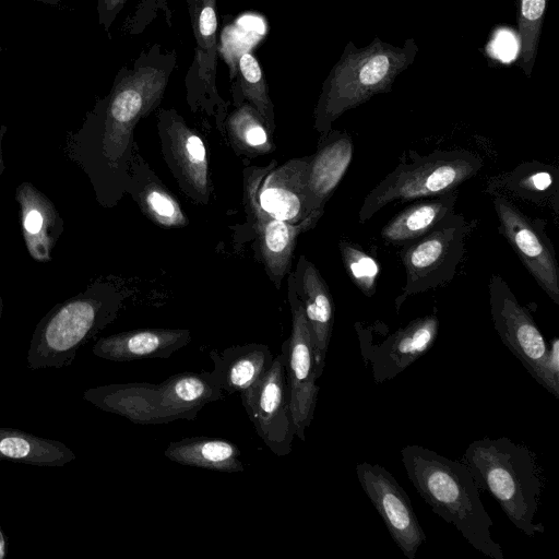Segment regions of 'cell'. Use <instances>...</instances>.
<instances>
[{
    "mask_svg": "<svg viewBox=\"0 0 559 559\" xmlns=\"http://www.w3.org/2000/svg\"><path fill=\"white\" fill-rule=\"evenodd\" d=\"M177 62L175 50L159 44L122 67L109 93L87 117L90 166L100 202L114 206L123 197L138 150L134 129L162 103Z\"/></svg>",
    "mask_w": 559,
    "mask_h": 559,
    "instance_id": "cell-1",
    "label": "cell"
},
{
    "mask_svg": "<svg viewBox=\"0 0 559 559\" xmlns=\"http://www.w3.org/2000/svg\"><path fill=\"white\" fill-rule=\"evenodd\" d=\"M402 463L417 492L431 510L454 525L479 552L503 559L491 537L492 520L480 500L479 488L468 467L423 445H406Z\"/></svg>",
    "mask_w": 559,
    "mask_h": 559,
    "instance_id": "cell-2",
    "label": "cell"
},
{
    "mask_svg": "<svg viewBox=\"0 0 559 559\" xmlns=\"http://www.w3.org/2000/svg\"><path fill=\"white\" fill-rule=\"evenodd\" d=\"M419 47L413 37L394 46L374 37L365 47L348 41L322 83L313 111V128L319 139L334 121L378 94L390 93L396 78L413 64Z\"/></svg>",
    "mask_w": 559,
    "mask_h": 559,
    "instance_id": "cell-3",
    "label": "cell"
},
{
    "mask_svg": "<svg viewBox=\"0 0 559 559\" xmlns=\"http://www.w3.org/2000/svg\"><path fill=\"white\" fill-rule=\"evenodd\" d=\"M462 462L479 489L488 491L511 521L527 536L545 532L534 520L545 488V476L536 455L507 437L473 441Z\"/></svg>",
    "mask_w": 559,
    "mask_h": 559,
    "instance_id": "cell-4",
    "label": "cell"
},
{
    "mask_svg": "<svg viewBox=\"0 0 559 559\" xmlns=\"http://www.w3.org/2000/svg\"><path fill=\"white\" fill-rule=\"evenodd\" d=\"M128 294L108 283L56 306L37 324L26 355L31 370L66 368L78 352L112 322Z\"/></svg>",
    "mask_w": 559,
    "mask_h": 559,
    "instance_id": "cell-5",
    "label": "cell"
},
{
    "mask_svg": "<svg viewBox=\"0 0 559 559\" xmlns=\"http://www.w3.org/2000/svg\"><path fill=\"white\" fill-rule=\"evenodd\" d=\"M401 162L364 199L359 223L374 216L392 202L438 197L454 190L483 167V159L465 150L435 151Z\"/></svg>",
    "mask_w": 559,
    "mask_h": 559,
    "instance_id": "cell-6",
    "label": "cell"
},
{
    "mask_svg": "<svg viewBox=\"0 0 559 559\" xmlns=\"http://www.w3.org/2000/svg\"><path fill=\"white\" fill-rule=\"evenodd\" d=\"M476 225V219L467 221L452 212L428 234L401 246L406 273L401 302L408 296L442 287L454 278Z\"/></svg>",
    "mask_w": 559,
    "mask_h": 559,
    "instance_id": "cell-7",
    "label": "cell"
},
{
    "mask_svg": "<svg viewBox=\"0 0 559 559\" xmlns=\"http://www.w3.org/2000/svg\"><path fill=\"white\" fill-rule=\"evenodd\" d=\"M277 165L273 159L267 166H249L242 171L243 205L246 225L253 235L254 258L264 267L266 275L280 289L292 269L298 237L312 229L323 214L313 213L297 224L273 217L259 202V188L265 175Z\"/></svg>",
    "mask_w": 559,
    "mask_h": 559,
    "instance_id": "cell-8",
    "label": "cell"
},
{
    "mask_svg": "<svg viewBox=\"0 0 559 559\" xmlns=\"http://www.w3.org/2000/svg\"><path fill=\"white\" fill-rule=\"evenodd\" d=\"M287 298L292 312V331L282 344L286 379L290 395V411L298 439L305 441L317 405L319 385L314 345L301 302L294 287L292 272L287 278Z\"/></svg>",
    "mask_w": 559,
    "mask_h": 559,
    "instance_id": "cell-9",
    "label": "cell"
},
{
    "mask_svg": "<svg viewBox=\"0 0 559 559\" xmlns=\"http://www.w3.org/2000/svg\"><path fill=\"white\" fill-rule=\"evenodd\" d=\"M157 133L163 158L181 191L194 203L207 205L212 189L207 150L201 134L174 108L158 110Z\"/></svg>",
    "mask_w": 559,
    "mask_h": 559,
    "instance_id": "cell-10",
    "label": "cell"
},
{
    "mask_svg": "<svg viewBox=\"0 0 559 559\" xmlns=\"http://www.w3.org/2000/svg\"><path fill=\"white\" fill-rule=\"evenodd\" d=\"M189 13L197 47L186 75L187 103L192 112L201 111L213 118L216 129L223 134L229 104L221 97L216 86V0H195Z\"/></svg>",
    "mask_w": 559,
    "mask_h": 559,
    "instance_id": "cell-11",
    "label": "cell"
},
{
    "mask_svg": "<svg viewBox=\"0 0 559 559\" xmlns=\"http://www.w3.org/2000/svg\"><path fill=\"white\" fill-rule=\"evenodd\" d=\"M240 399L264 444L277 456L288 455L296 433L282 353L261 379L240 393Z\"/></svg>",
    "mask_w": 559,
    "mask_h": 559,
    "instance_id": "cell-12",
    "label": "cell"
},
{
    "mask_svg": "<svg viewBox=\"0 0 559 559\" xmlns=\"http://www.w3.org/2000/svg\"><path fill=\"white\" fill-rule=\"evenodd\" d=\"M499 233L547 296L559 305V266L545 222L532 219L510 199L493 195Z\"/></svg>",
    "mask_w": 559,
    "mask_h": 559,
    "instance_id": "cell-13",
    "label": "cell"
},
{
    "mask_svg": "<svg viewBox=\"0 0 559 559\" xmlns=\"http://www.w3.org/2000/svg\"><path fill=\"white\" fill-rule=\"evenodd\" d=\"M488 292L495 330L502 343L540 384L548 353V344L542 332L499 274L490 276Z\"/></svg>",
    "mask_w": 559,
    "mask_h": 559,
    "instance_id": "cell-14",
    "label": "cell"
},
{
    "mask_svg": "<svg viewBox=\"0 0 559 559\" xmlns=\"http://www.w3.org/2000/svg\"><path fill=\"white\" fill-rule=\"evenodd\" d=\"M356 474L393 542L407 559H414L427 537L405 490L379 464L359 463Z\"/></svg>",
    "mask_w": 559,
    "mask_h": 559,
    "instance_id": "cell-15",
    "label": "cell"
},
{
    "mask_svg": "<svg viewBox=\"0 0 559 559\" xmlns=\"http://www.w3.org/2000/svg\"><path fill=\"white\" fill-rule=\"evenodd\" d=\"M438 331L439 319L427 314L412 320L379 344L360 341L362 357L371 366L374 382L393 379L409 367L431 348Z\"/></svg>",
    "mask_w": 559,
    "mask_h": 559,
    "instance_id": "cell-16",
    "label": "cell"
},
{
    "mask_svg": "<svg viewBox=\"0 0 559 559\" xmlns=\"http://www.w3.org/2000/svg\"><path fill=\"white\" fill-rule=\"evenodd\" d=\"M354 153L352 138L346 132L331 130L319 139L316 153L309 155L306 171V214L324 213V206L344 175Z\"/></svg>",
    "mask_w": 559,
    "mask_h": 559,
    "instance_id": "cell-17",
    "label": "cell"
},
{
    "mask_svg": "<svg viewBox=\"0 0 559 559\" xmlns=\"http://www.w3.org/2000/svg\"><path fill=\"white\" fill-rule=\"evenodd\" d=\"M293 283L311 331L318 377L323 373L334 323V302L316 265L300 255L292 272Z\"/></svg>",
    "mask_w": 559,
    "mask_h": 559,
    "instance_id": "cell-18",
    "label": "cell"
},
{
    "mask_svg": "<svg viewBox=\"0 0 559 559\" xmlns=\"http://www.w3.org/2000/svg\"><path fill=\"white\" fill-rule=\"evenodd\" d=\"M190 341L191 332L187 329H136L98 338L92 352L99 358L117 362L166 359Z\"/></svg>",
    "mask_w": 559,
    "mask_h": 559,
    "instance_id": "cell-19",
    "label": "cell"
},
{
    "mask_svg": "<svg viewBox=\"0 0 559 559\" xmlns=\"http://www.w3.org/2000/svg\"><path fill=\"white\" fill-rule=\"evenodd\" d=\"M309 155L276 165L262 180L259 202L273 217L297 224L306 214V171Z\"/></svg>",
    "mask_w": 559,
    "mask_h": 559,
    "instance_id": "cell-20",
    "label": "cell"
},
{
    "mask_svg": "<svg viewBox=\"0 0 559 559\" xmlns=\"http://www.w3.org/2000/svg\"><path fill=\"white\" fill-rule=\"evenodd\" d=\"M124 193L130 194L142 214L158 227L171 229L189 225V218L180 202L138 150Z\"/></svg>",
    "mask_w": 559,
    "mask_h": 559,
    "instance_id": "cell-21",
    "label": "cell"
},
{
    "mask_svg": "<svg viewBox=\"0 0 559 559\" xmlns=\"http://www.w3.org/2000/svg\"><path fill=\"white\" fill-rule=\"evenodd\" d=\"M559 171L540 162H524L513 170L491 177L487 190L491 195L514 197L537 206H548L558 215Z\"/></svg>",
    "mask_w": 559,
    "mask_h": 559,
    "instance_id": "cell-22",
    "label": "cell"
},
{
    "mask_svg": "<svg viewBox=\"0 0 559 559\" xmlns=\"http://www.w3.org/2000/svg\"><path fill=\"white\" fill-rule=\"evenodd\" d=\"M167 423L193 420L203 406L224 399L212 371L180 372L158 384Z\"/></svg>",
    "mask_w": 559,
    "mask_h": 559,
    "instance_id": "cell-23",
    "label": "cell"
},
{
    "mask_svg": "<svg viewBox=\"0 0 559 559\" xmlns=\"http://www.w3.org/2000/svg\"><path fill=\"white\" fill-rule=\"evenodd\" d=\"M210 358L214 364L212 373L224 393H241L263 377L274 356L270 348L260 343H249L212 349Z\"/></svg>",
    "mask_w": 559,
    "mask_h": 559,
    "instance_id": "cell-24",
    "label": "cell"
},
{
    "mask_svg": "<svg viewBox=\"0 0 559 559\" xmlns=\"http://www.w3.org/2000/svg\"><path fill=\"white\" fill-rule=\"evenodd\" d=\"M457 195V190H454L412 203L382 227V239L391 245L403 246L428 234L440 221L454 212Z\"/></svg>",
    "mask_w": 559,
    "mask_h": 559,
    "instance_id": "cell-25",
    "label": "cell"
},
{
    "mask_svg": "<svg viewBox=\"0 0 559 559\" xmlns=\"http://www.w3.org/2000/svg\"><path fill=\"white\" fill-rule=\"evenodd\" d=\"M164 454L175 463L209 471L238 473L245 469L239 448L219 438H185L170 442Z\"/></svg>",
    "mask_w": 559,
    "mask_h": 559,
    "instance_id": "cell-26",
    "label": "cell"
},
{
    "mask_svg": "<svg viewBox=\"0 0 559 559\" xmlns=\"http://www.w3.org/2000/svg\"><path fill=\"white\" fill-rule=\"evenodd\" d=\"M73 460L74 452L58 440L0 427V461L60 467Z\"/></svg>",
    "mask_w": 559,
    "mask_h": 559,
    "instance_id": "cell-27",
    "label": "cell"
},
{
    "mask_svg": "<svg viewBox=\"0 0 559 559\" xmlns=\"http://www.w3.org/2000/svg\"><path fill=\"white\" fill-rule=\"evenodd\" d=\"M26 187H20L19 193L25 240L34 259L44 261L49 259L61 223L48 200L28 185Z\"/></svg>",
    "mask_w": 559,
    "mask_h": 559,
    "instance_id": "cell-28",
    "label": "cell"
},
{
    "mask_svg": "<svg viewBox=\"0 0 559 559\" xmlns=\"http://www.w3.org/2000/svg\"><path fill=\"white\" fill-rule=\"evenodd\" d=\"M236 155L255 158L275 150L273 133L261 115L248 102H242L228 112L224 132Z\"/></svg>",
    "mask_w": 559,
    "mask_h": 559,
    "instance_id": "cell-29",
    "label": "cell"
},
{
    "mask_svg": "<svg viewBox=\"0 0 559 559\" xmlns=\"http://www.w3.org/2000/svg\"><path fill=\"white\" fill-rule=\"evenodd\" d=\"M237 67L238 86H233L234 105L242 102L251 104L274 134L276 128L274 105L259 60L247 50L239 56Z\"/></svg>",
    "mask_w": 559,
    "mask_h": 559,
    "instance_id": "cell-30",
    "label": "cell"
},
{
    "mask_svg": "<svg viewBox=\"0 0 559 559\" xmlns=\"http://www.w3.org/2000/svg\"><path fill=\"white\" fill-rule=\"evenodd\" d=\"M519 37L518 64L526 78L533 73L547 0H515Z\"/></svg>",
    "mask_w": 559,
    "mask_h": 559,
    "instance_id": "cell-31",
    "label": "cell"
},
{
    "mask_svg": "<svg viewBox=\"0 0 559 559\" xmlns=\"http://www.w3.org/2000/svg\"><path fill=\"white\" fill-rule=\"evenodd\" d=\"M338 250L352 282L365 296L371 297L376 292L380 273L378 261L350 241L340 240Z\"/></svg>",
    "mask_w": 559,
    "mask_h": 559,
    "instance_id": "cell-32",
    "label": "cell"
},
{
    "mask_svg": "<svg viewBox=\"0 0 559 559\" xmlns=\"http://www.w3.org/2000/svg\"><path fill=\"white\" fill-rule=\"evenodd\" d=\"M540 385L555 397H559V338L554 337L548 344Z\"/></svg>",
    "mask_w": 559,
    "mask_h": 559,
    "instance_id": "cell-33",
    "label": "cell"
},
{
    "mask_svg": "<svg viewBox=\"0 0 559 559\" xmlns=\"http://www.w3.org/2000/svg\"><path fill=\"white\" fill-rule=\"evenodd\" d=\"M128 0H97L98 23L110 38V27Z\"/></svg>",
    "mask_w": 559,
    "mask_h": 559,
    "instance_id": "cell-34",
    "label": "cell"
},
{
    "mask_svg": "<svg viewBox=\"0 0 559 559\" xmlns=\"http://www.w3.org/2000/svg\"><path fill=\"white\" fill-rule=\"evenodd\" d=\"M8 554V540L0 526V559H4Z\"/></svg>",
    "mask_w": 559,
    "mask_h": 559,
    "instance_id": "cell-35",
    "label": "cell"
},
{
    "mask_svg": "<svg viewBox=\"0 0 559 559\" xmlns=\"http://www.w3.org/2000/svg\"><path fill=\"white\" fill-rule=\"evenodd\" d=\"M31 1H36V2L44 3V4H48V5H58V4H60L63 0H31Z\"/></svg>",
    "mask_w": 559,
    "mask_h": 559,
    "instance_id": "cell-36",
    "label": "cell"
},
{
    "mask_svg": "<svg viewBox=\"0 0 559 559\" xmlns=\"http://www.w3.org/2000/svg\"><path fill=\"white\" fill-rule=\"evenodd\" d=\"M5 130H7V128L4 126L0 129V143H1L2 134L4 133ZM2 170H3V164H2L1 148H0V175H1Z\"/></svg>",
    "mask_w": 559,
    "mask_h": 559,
    "instance_id": "cell-37",
    "label": "cell"
},
{
    "mask_svg": "<svg viewBox=\"0 0 559 559\" xmlns=\"http://www.w3.org/2000/svg\"><path fill=\"white\" fill-rule=\"evenodd\" d=\"M188 4V9L195 2V0H185Z\"/></svg>",
    "mask_w": 559,
    "mask_h": 559,
    "instance_id": "cell-38",
    "label": "cell"
},
{
    "mask_svg": "<svg viewBox=\"0 0 559 559\" xmlns=\"http://www.w3.org/2000/svg\"><path fill=\"white\" fill-rule=\"evenodd\" d=\"M2 51H3V47L0 45V52H2Z\"/></svg>",
    "mask_w": 559,
    "mask_h": 559,
    "instance_id": "cell-39",
    "label": "cell"
},
{
    "mask_svg": "<svg viewBox=\"0 0 559 559\" xmlns=\"http://www.w3.org/2000/svg\"><path fill=\"white\" fill-rule=\"evenodd\" d=\"M0 317H1V304H0Z\"/></svg>",
    "mask_w": 559,
    "mask_h": 559,
    "instance_id": "cell-40",
    "label": "cell"
}]
</instances>
